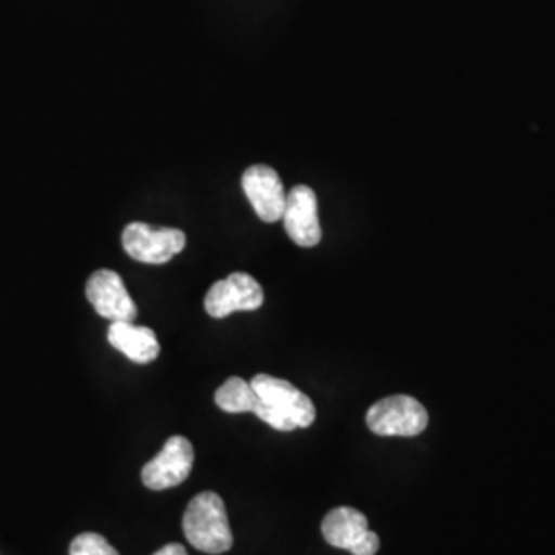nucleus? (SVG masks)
Instances as JSON below:
<instances>
[{
    "label": "nucleus",
    "mask_w": 555,
    "mask_h": 555,
    "mask_svg": "<svg viewBox=\"0 0 555 555\" xmlns=\"http://www.w3.org/2000/svg\"><path fill=\"white\" fill-rule=\"evenodd\" d=\"M183 533L190 545L204 554H224L233 547L227 506L217 492H202L188 504L183 515Z\"/></svg>",
    "instance_id": "f257e3e1"
},
{
    "label": "nucleus",
    "mask_w": 555,
    "mask_h": 555,
    "mask_svg": "<svg viewBox=\"0 0 555 555\" xmlns=\"http://www.w3.org/2000/svg\"><path fill=\"white\" fill-rule=\"evenodd\" d=\"M366 426L377 437H417L428 428V412L414 397H385L369 408Z\"/></svg>",
    "instance_id": "f03ea898"
},
{
    "label": "nucleus",
    "mask_w": 555,
    "mask_h": 555,
    "mask_svg": "<svg viewBox=\"0 0 555 555\" xmlns=\"http://www.w3.org/2000/svg\"><path fill=\"white\" fill-rule=\"evenodd\" d=\"M321 533L330 545L348 550L352 555H375L380 547L377 533L369 529V518L350 506H337L327 513L321 522Z\"/></svg>",
    "instance_id": "7ed1b4c3"
},
{
    "label": "nucleus",
    "mask_w": 555,
    "mask_h": 555,
    "mask_svg": "<svg viewBox=\"0 0 555 555\" xmlns=\"http://www.w3.org/2000/svg\"><path fill=\"white\" fill-rule=\"evenodd\" d=\"M124 251L142 263H167L185 247V233L179 229H155L146 222H130L121 233Z\"/></svg>",
    "instance_id": "20e7f679"
},
{
    "label": "nucleus",
    "mask_w": 555,
    "mask_h": 555,
    "mask_svg": "<svg viewBox=\"0 0 555 555\" xmlns=\"http://www.w3.org/2000/svg\"><path fill=\"white\" fill-rule=\"evenodd\" d=\"M251 387L276 414L288 420L295 428H309L315 422V403L293 383L272 375H256L251 378Z\"/></svg>",
    "instance_id": "39448f33"
},
{
    "label": "nucleus",
    "mask_w": 555,
    "mask_h": 555,
    "mask_svg": "<svg viewBox=\"0 0 555 555\" xmlns=\"http://www.w3.org/2000/svg\"><path fill=\"white\" fill-rule=\"evenodd\" d=\"M194 467V447L185 437L167 438L159 455L142 467V483L149 490H169L183 483Z\"/></svg>",
    "instance_id": "423d86ee"
},
{
    "label": "nucleus",
    "mask_w": 555,
    "mask_h": 555,
    "mask_svg": "<svg viewBox=\"0 0 555 555\" xmlns=\"http://www.w3.org/2000/svg\"><path fill=\"white\" fill-rule=\"evenodd\" d=\"M263 305V291L256 278L235 272L212 284L206 293L204 309L210 318L224 319L237 311H256Z\"/></svg>",
    "instance_id": "0eeeda50"
},
{
    "label": "nucleus",
    "mask_w": 555,
    "mask_h": 555,
    "mask_svg": "<svg viewBox=\"0 0 555 555\" xmlns=\"http://www.w3.org/2000/svg\"><path fill=\"white\" fill-rule=\"evenodd\" d=\"M87 298L98 315L109 321H134L137 302L126 291L124 280L114 270H98L87 280Z\"/></svg>",
    "instance_id": "6e6552de"
},
{
    "label": "nucleus",
    "mask_w": 555,
    "mask_h": 555,
    "mask_svg": "<svg viewBox=\"0 0 555 555\" xmlns=\"http://www.w3.org/2000/svg\"><path fill=\"white\" fill-rule=\"evenodd\" d=\"M282 222L286 235L298 247H315L321 241V222H319L318 196L309 185H295L286 194V206Z\"/></svg>",
    "instance_id": "1a4fd4ad"
},
{
    "label": "nucleus",
    "mask_w": 555,
    "mask_h": 555,
    "mask_svg": "<svg viewBox=\"0 0 555 555\" xmlns=\"http://www.w3.org/2000/svg\"><path fill=\"white\" fill-rule=\"evenodd\" d=\"M243 192L263 222H278L284 215L286 190L276 171L268 165H254L243 173Z\"/></svg>",
    "instance_id": "9d476101"
},
{
    "label": "nucleus",
    "mask_w": 555,
    "mask_h": 555,
    "mask_svg": "<svg viewBox=\"0 0 555 555\" xmlns=\"http://www.w3.org/2000/svg\"><path fill=\"white\" fill-rule=\"evenodd\" d=\"M107 341L137 364H149L157 360L160 352L157 334L151 327L134 325V321H112Z\"/></svg>",
    "instance_id": "9b49d317"
},
{
    "label": "nucleus",
    "mask_w": 555,
    "mask_h": 555,
    "mask_svg": "<svg viewBox=\"0 0 555 555\" xmlns=\"http://www.w3.org/2000/svg\"><path fill=\"white\" fill-rule=\"evenodd\" d=\"M215 401L227 414H258L263 403L258 391L251 387V383L238 377H231L227 383H222Z\"/></svg>",
    "instance_id": "f8f14e48"
},
{
    "label": "nucleus",
    "mask_w": 555,
    "mask_h": 555,
    "mask_svg": "<svg viewBox=\"0 0 555 555\" xmlns=\"http://www.w3.org/2000/svg\"><path fill=\"white\" fill-rule=\"evenodd\" d=\"M70 555H119L116 547L100 533H80L70 543Z\"/></svg>",
    "instance_id": "ddd939ff"
},
{
    "label": "nucleus",
    "mask_w": 555,
    "mask_h": 555,
    "mask_svg": "<svg viewBox=\"0 0 555 555\" xmlns=\"http://www.w3.org/2000/svg\"><path fill=\"white\" fill-rule=\"evenodd\" d=\"M153 555H188L185 547L179 545V543H169L165 547H160L159 552H155Z\"/></svg>",
    "instance_id": "4468645a"
}]
</instances>
